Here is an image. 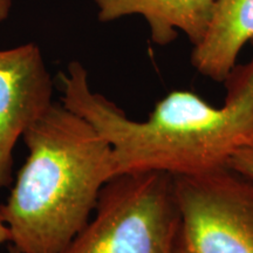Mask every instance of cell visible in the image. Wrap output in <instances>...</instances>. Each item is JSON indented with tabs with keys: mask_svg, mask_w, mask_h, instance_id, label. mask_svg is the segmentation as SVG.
I'll list each match as a JSON object with an SVG mask.
<instances>
[{
	"mask_svg": "<svg viewBox=\"0 0 253 253\" xmlns=\"http://www.w3.org/2000/svg\"><path fill=\"white\" fill-rule=\"evenodd\" d=\"M53 81L39 46L0 49V190L12 182L13 150L52 106Z\"/></svg>",
	"mask_w": 253,
	"mask_h": 253,
	"instance_id": "obj_5",
	"label": "cell"
},
{
	"mask_svg": "<svg viewBox=\"0 0 253 253\" xmlns=\"http://www.w3.org/2000/svg\"><path fill=\"white\" fill-rule=\"evenodd\" d=\"M12 7V0H0V24L6 20Z\"/></svg>",
	"mask_w": 253,
	"mask_h": 253,
	"instance_id": "obj_10",
	"label": "cell"
},
{
	"mask_svg": "<svg viewBox=\"0 0 253 253\" xmlns=\"http://www.w3.org/2000/svg\"><path fill=\"white\" fill-rule=\"evenodd\" d=\"M61 103L87 120L112 148L115 176L157 171L192 175L229 166L253 147V58L233 67L224 81L226 95L214 107L189 90H173L135 121L90 89L87 71L72 61L60 74Z\"/></svg>",
	"mask_w": 253,
	"mask_h": 253,
	"instance_id": "obj_1",
	"label": "cell"
},
{
	"mask_svg": "<svg viewBox=\"0 0 253 253\" xmlns=\"http://www.w3.org/2000/svg\"><path fill=\"white\" fill-rule=\"evenodd\" d=\"M250 42H251V45H252V46H253V39H252V40H251V41H250Z\"/></svg>",
	"mask_w": 253,
	"mask_h": 253,
	"instance_id": "obj_12",
	"label": "cell"
},
{
	"mask_svg": "<svg viewBox=\"0 0 253 253\" xmlns=\"http://www.w3.org/2000/svg\"><path fill=\"white\" fill-rule=\"evenodd\" d=\"M11 243V232H9L8 226L2 220L1 216H0V245L5 244V243Z\"/></svg>",
	"mask_w": 253,
	"mask_h": 253,
	"instance_id": "obj_9",
	"label": "cell"
},
{
	"mask_svg": "<svg viewBox=\"0 0 253 253\" xmlns=\"http://www.w3.org/2000/svg\"><path fill=\"white\" fill-rule=\"evenodd\" d=\"M230 167L235 168L238 171L245 173L246 176L253 178V147L239 151L231 160Z\"/></svg>",
	"mask_w": 253,
	"mask_h": 253,
	"instance_id": "obj_8",
	"label": "cell"
},
{
	"mask_svg": "<svg viewBox=\"0 0 253 253\" xmlns=\"http://www.w3.org/2000/svg\"><path fill=\"white\" fill-rule=\"evenodd\" d=\"M9 253H19V252L14 248H12L11 246V248H9Z\"/></svg>",
	"mask_w": 253,
	"mask_h": 253,
	"instance_id": "obj_11",
	"label": "cell"
},
{
	"mask_svg": "<svg viewBox=\"0 0 253 253\" xmlns=\"http://www.w3.org/2000/svg\"><path fill=\"white\" fill-rule=\"evenodd\" d=\"M252 39L253 0H216L207 34L194 46L192 66L203 77L224 82Z\"/></svg>",
	"mask_w": 253,
	"mask_h": 253,
	"instance_id": "obj_7",
	"label": "cell"
},
{
	"mask_svg": "<svg viewBox=\"0 0 253 253\" xmlns=\"http://www.w3.org/2000/svg\"><path fill=\"white\" fill-rule=\"evenodd\" d=\"M23 140L28 156L0 216L19 253H60L115 176L112 148L87 120L54 102Z\"/></svg>",
	"mask_w": 253,
	"mask_h": 253,
	"instance_id": "obj_2",
	"label": "cell"
},
{
	"mask_svg": "<svg viewBox=\"0 0 253 253\" xmlns=\"http://www.w3.org/2000/svg\"><path fill=\"white\" fill-rule=\"evenodd\" d=\"M173 182L179 210L173 253H253V178L225 166Z\"/></svg>",
	"mask_w": 253,
	"mask_h": 253,
	"instance_id": "obj_4",
	"label": "cell"
},
{
	"mask_svg": "<svg viewBox=\"0 0 253 253\" xmlns=\"http://www.w3.org/2000/svg\"><path fill=\"white\" fill-rule=\"evenodd\" d=\"M103 23L129 14L143 15L151 40L166 46L182 31L194 46L207 34L216 0H94Z\"/></svg>",
	"mask_w": 253,
	"mask_h": 253,
	"instance_id": "obj_6",
	"label": "cell"
},
{
	"mask_svg": "<svg viewBox=\"0 0 253 253\" xmlns=\"http://www.w3.org/2000/svg\"><path fill=\"white\" fill-rule=\"evenodd\" d=\"M178 227L172 175L121 173L104 184L93 218L60 253H173Z\"/></svg>",
	"mask_w": 253,
	"mask_h": 253,
	"instance_id": "obj_3",
	"label": "cell"
}]
</instances>
